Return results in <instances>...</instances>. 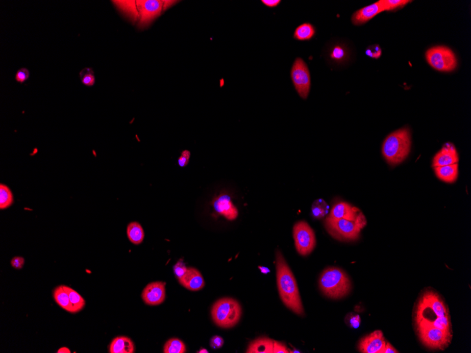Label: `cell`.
I'll use <instances>...</instances> for the list:
<instances>
[{
    "label": "cell",
    "mask_w": 471,
    "mask_h": 353,
    "mask_svg": "<svg viewBox=\"0 0 471 353\" xmlns=\"http://www.w3.org/2000/svg\"><path fill=\"white\" fill-rule=\"evenodd\" d=\"M277 281L282 302L298 315H304V309L296 281L280 251L276 255Z\"/></svg>",
    "instance_id": "3"
},
{
    "label": "cell",
    "mask_w": 471,
    "mask_h": 353,
    "mask_svg": "<svg viewBox=\"0 0 471 353\" xmlns=\"http://www.w3.org/2000/svg\"><path fill=\"white\" fill-rule=\"evenodd\" d=\"M411 146L409 129H400L386 138L382 144V155L390 165H396L402 163L409 156Z\"/></svg>",
    "instance_id": "4"
},
{
    "label": "cell",
    "mask_w": 471,
    "mask_h": 353,
    "mask_svg": "<svg viewBox=\"0 0 471 353\" xmlns=\"http://www.w3.org/2000/svg\"><path fill=\"white\" fill-rule=\"evenodd\" d=\"M188 268L186 267L185 264L183 263L182 262H177L175 266H173V271H175V275L178 279L182 278L183 276L186 273L187 271Z\"/></svg>",
    "instance_id": "33"
},
{
    "label": "cell",
    "mask_w": 471,
    "mask_h": 353,
    "mask_svg": "<svg viewBox=\"0 0 471 353\" xmlns=\"http://www.w3.org/2000/svg\"><path fill=\"white\" fill-rule=\"evenodd\" d=\"M14 195L12 190L6 185L0 184V209L5 210L14 204Z\"/></svg>",
    "instance_id": "26"
},
{
    "label": "cell",
    "mask_w": 471,
    "mask_h": 353,
    "mask_svg": "<svg viewBox=\"0 0 471 353\" xmlns=\"http://www.w3.org/2000/svg\"><path fill=\"white\" fill-rule=\"evenodd\" d=\"M416 325H428L452 332L448 309L440 296L435 292L426 291L421 296L415 311Z\"/></svg>",
    "instance_id": "2"
},
{
    "label": "cell",
    "mask_w": 471,
    "mask_h": 353,
    "mask_svg": "<svg viewBox=\"0 0 471 353\" xmlns=\"http://www.w3.org/2000/svg\"><path fill=\"white\" fill-rule=\"evenodd\" d=\"M315 29L311 23L301 24L293 33V38L299 41H306L311 40L315 36Z\"/></svg>",
    "instance_id": "24"
},
{
    "label": "cell",
    "mask_w": 471,
    "mask_h": 353,
    "mask_svg": "<svg viewBox=\"0 0 471 353\" xmlns=\"http://www.w3.org/2000/svg\"><path fill=\"white\" fill-rule=\"evenodd\" d=\"M190 158H191V153L188 150H184L182 152V155H181L180 158L178 160L179 165L181 167H184V166H187L188 162H189Z\"/></svg>",
    "instance_id": "36"
},
{
    "label": "cell",
    "mask_w": 471,
    "mask_h": 353,
    "mask_svg": "<svg viewBox=\"0 0 471 353\" xmlns=\"http://www.w3.org/2000/svg\"><path fill=\"white\" fill-rule=\"evenodd\" d=\"M30 77V72L26 68H21L18 69L16 73L15 80L18 83H23L26 82Z\"/></svg>",
    "instance_id": "32"
},
{
    "label": "cell",
    "mask_w": 471,
    "mask_h": 353,
    "mask_svg": "<svg viewBox=\"0 0 471 353\" xmlns=\"http://www.w3.org/2000/svg\"><path fill=\"white\" fill-rule=\"evenodd\" d=\"M186 347L184 342L178 338H171L164 344L163 352L164 353H184Z\"/></svg>",
    "instance_id": "28"
},
{
    "label": "cell",
    "mask_w": 471,
    "mask_h": 353,
    "mask_svg": "<svg viewBox=\"0 0 471 353\" xmlns=\"http://www.w3.org/2000/svg\"><path fill=\"white\" fill-rule=\"evenodd\" d=\"M24 263H25V260L23 258L20 256L14 257L12 259V261H11V264L14 269H21L23 268Z\"/></svg>",
    "instance_id": "39"
},
{
    "label": "cell",
    "mask_w": 471,
    "mask_h": 353,
    "mask_svg": "<svg viewBox=\"0 0 471 353\" xmlns=\"http://www.w3.org/2000/svg\"><path fill=\"white\" fill-rule=\"evenodd\" d=\"M241 307L238 301L230 297L219 299L211 310L212 319L215 324L223 329L232 328L241 319Z\"/></svg>",
    "instance_id": "6"
},
{
    "label": "cell",
    "mask_w": 471,
    "mask_h": 353,
    "mask_svg": "<svg viewBox=\"0 0 471 353\" xmlns=\"http://www.w3.org/2000/svg\"><path fill=\"white\" fill-rule=\"evenodd\" d=\"M57 352H70L69 349L66 348V347H62V348L60 349Z\"/></svg>",
    "instance_id": "43"
},
{
    "label": "cell",
    "mask_w": 471,
    "mask_h": 353,
    "mask_svg": "<svg viewBox=\"0 0 471 353\" xmlns=\"http://www.w3.org/2000/svg\"><path fill=\"white\" fill-rule=\"evenodd\" d=\"M416 326L421 342L428 348L444 350L450 344L452 338V332H445L428 325Z\"/></svg>",
    "instance_id": "9"
},
{
    "label": "cell",
    "mask_w": 471,
    "mask_h": 353,
    "mask_svg": "<svg viewBox=\"0 0 471 353\" xmlns=\"http://www.w3.org/2000/svg\"><path fill=\"white\" fill-rule=\"evenodd\" d=\"M259 269H260V271H261V272L263 273H267L269 271V269H267V267H259Z\"/></svg>",
    "instance_id": "42"
},
{
    "label": "cell",
    "mask_w": 471,
    "mask_h": 353,
    "mask_svg": "<svg viewBox=\"0 0 471 353\" xmlns=\"http://www.w3.org/2000/svg\"><path fill=\"white\" fill-rule=\"evenodd\" d=\"M64 286V290H65L66 293L69 295L70 302H71L72 307H73V314L78 313V312L81 311L86 306V301H85L84 297L81 296L80 294L78 293L73 288H70L69 286Z\"/></svg>",
    "instance_id": "25"
},
{
    "label": "cell",
    "mask_w": 471,
    "mask_h": 353,
    "mask_svg": "<svg viewBox=\"0 0 471 353\" xmlns=\"http://www.w3.org/2000/svg\"><path fill=\"white\" fill-rule=\"evenodd\" d=\"M262 3L269 8H274L280 5L281 1L280 0H262Z\"/></svg>",
    "instance_id": "40"
},
{
    "label": "cell",
    "mask_w": 471,
    "mask_h": 353,
    "mask_svg": "<svg viewBox=\"0 0 471 353\" xmlns=\"http://www.w3.org/2000/svg\"><path fill=\"white\" fill-rule=\"evenodd\" d=\"M329 217L332 219H344L349 221H356L365 216L355 207H353L348 203L341 202L334 205Z\"/></svg>",
    "instance_id": "15"
},
{
    "label": "cell",
    "mask_w": 471,
    "mask_h": 353,
    "mask_svg": "<svg viewBox=\"0 0 471 353\" xmlns=\"http://www.w3.org/2000/svg\"><path fill=\"white\" fill-rule=\"evenodd\" d=\"M53 297L55 302L69 313L73 314V307L70 302L69 295L64 290V286H60L53 291Z\"/></svg>",
    "instance_id": "23"
},
{
    "label": "cell",
    "mask_w": 471,
    "mask_h": 353,
    "mask_svg": "<svg viewBox=\"0 0 471 353\" xmlns=\"http://www.w3.org/2000/svg\"><path fill=\"white\" fill-rule=\"evenodd\" d=\"M291 78L299 96L303 99H307L311 81L307 64L302 58H296L293 62L291 70Z\"/></svg>",
    "instance_id": "11"
},
{
    "label": "cell",
    "mask_w": 471,
    "mask_h": 353,
    "mask_svg": "<svg viewBox=\"0 0 471 353\" xmlns=\"http://www.w3.org/2000/svg\"><path fill=\"white\" fill-rule=\"evenodd\" d=\"M213 207L218 214L230 221L236 219L239 215L237 208L233 204L230 196L225 194L214 200Z\"/></svg>",
    "instance_id": "16"
},
{
    "label": "cell",
    "mask_w": 471,
    "mask_h": 353,
    "mask_svg": "<svg viewBox=\"0 0 471 353\" xmlns=\"http://www.w3.org/2000/svg\"><path fill=\"white\" fill-rule=\"evenodd\" d=\"M382 51L380 49V47L378 45L372 46L367 48L366 51H365V54L367 56L372 57V58L378 59L379 57L381 56Z\"/></svg>",
    "instance_id": "34"
},
{
    "label": "cell",
    "mask_w": 471,
    "mask_h": 353,
    "mask_svg": "<svg viewBox=\"0 0 471 353\" xmlns=\"http://www.w3.org/2000/svg\"><path fill=\"white\" fill-rule=\"evenodd\" d=\"M225 341L221 336H213L210 340V346L213 349L221 348L224 345Z\"/></svg>",
    "instance_id": "37"
},
{
    "label": "cell",
    "mask_w": 471,
    "mask_h": 353,
    "mask_svg": "<svg viewBox=\"0 0 471 353\" xmlns=\"http://www.w3.org/2000/svg\"><path fill=\"white\" fill-rule=\"evenodd\" d=\"M382 7L385 11L393 10L403 7L410 3L409 0H380Z\"/></svg>",
    "instance_id": "31"
},
{
    "label": "cell",
    "mask_w": 471,
    "mask_h": 353,
    "mask_svg": "<svg viewBox=\"0 0 471 353\" xmlns=\"http://www.w3.org/2000/svg\"><path fill=\"white\" fill-rule=\"evenodd\" d=\"M398 351L394 348L389 343H387L386 344L385 351L384 353H398Z\"/></svg>",
    "instance_id": "41"
},
{
    "label": "cell",
    "mask_w": 471,
    "mask_h": 353,
    "mask_svg": "<svg viewBox=\"0 0 471 353\" xmlns=\"http://www.w3.org/2000/svg\"><path fill=\"white\" fill-rule=\"evenodd\" d=\"M329 210L328 205L323 199H318L313 203L312 206V213L314 217L317 219L323 218L328 214Z\"/></svg>",
    "instance_id": "29"
},
{
    "label": "cell",
    "mask_w": 471,
    "mask_h": 353,
    "mask_svg": "<svg viewBox=\"0 0 471 353\" xmlns=\"http://www.w3.org/2000/svg\"><path fill=\"white\" fill-rule=\"evenodd\" d=\"M119 12L140 31L146 29L170 7L179 1L140 0V1H112Z\"/></svg>",
    "instance_id": "1"
},
{
    "label": "cell",
    "mask_w": 471,
    "mask_h": 353,
    "mask_svg": "<svg viewBox=\"0 0 471 353\" xmlns=\"http://www.w3.org/2000/svg\"><path fill=\"white\" fill-rule=\"evenodd\" d=\"M382 12H385L383 7L380 1L369 5V6L363 7L359 10L356 11L353 14L352 21L353 24L355 26H361L367 23L370 21L375 16L378 15Z\"/></svg>",
    "instance_id": "17"
},
{
    "label": "cell",
    "mask_w": 471,
    "mask_h": 353,
    "mask_svg": "<svg viewBox=\"0 0 471 353\" xmlns=\"http://www.w3.org/2000/svg\"><path fill=\"white\" fill-rule=\"evenodd\" d=\"M181 285L191 291H199L205 286L204 279L200 271L195 268L189 267L185 274L179 279Z\"/></svg>",
    "instance_id": "18"
},
{
    "label": "cell",
    "mask_w": 471,
    "mask_h": 353,
    "mask_svg": "<svg viewBox=\"0 0 471 353\" xmlns=\"http://www.w3.org/2000/svg\"><path fill=\"white\" fill-rule=\"evenodd\" d=\"M348 324L353 329H358L361 323V317L358 315H350L347 317Z\"/></svg>",
    "instance_id": "35"
},
{
    "label": "cell",
    "mask_w": 471,
    "mask_h": 353,
    "mask_svg": "<svg viewBox=\"0 0 471 353\" xmlns=\"http://www.w3.org/2000/svg\"><path fill=\"white\" fill-rule=\"evenodd\" d=\"M435 174L437 178L444 182L452 184L457 180L459 175V164L438 166L435 167Z\"/></svg>",
    "instance_id": "20"
},
{
    "label": "cell",
    "mask_w": 471,
    "mask_h": 353,
    "mask_svg": "<svg viewBox=\"0 0 471 353\" xmlns=\"http://www.w3.org/2000/svg\"><path fill=\"white\" fill-rule=\"evenodd\" d=\"M325 223L329 234L336 239L344 241H355L359 238L362 229L366 225V219L363 217L356 221H349L328 217Z\"/></svg>",
    "instance_id": "7"
},
{
    "label": "cell",
    "mask_w": 471,
    "mask_h": 353,
    "mask_svg": "<svg viewBox=\"0 0 471 353\" xmlns=\"http://www.w3.org/2000/svg\"><path fill=\"white\" fill-rule=\"evenodd\" d=\"M295 245L299 254L308 256L316 245L315 235L313 229L306 221H299L293 226Z\"/></svg>",
    "instance_id": "10"
},
{
    "label": "cell",
    "mask_w": 471,
    "mask_h": 353,
    "mask_svg": "<svg viewBox=\"0 0 471 353\" xmlns=\"http://www.w3.org/2000/svg\"><path fill=\"white\" fill-rule=\"evenodd\" d=\"M330 58L333 62L342 63L348 58V49L343 45H334L330 49Z\"/></svg>",
    "instance_id": "27"
},
{
    "label": "cell",
    "mask_w": 471,
    "mask_h": 353,
    "mask_svg": "<svg viewBox=\"0 0 471 353\" xmlns=\"http://www.w3.org/2000/svg\"><path fill=\"white\" fill-rule=\"evenodd\" d=\"M274 341L267 337L257 338L251 342L247 347V353H273Z\"/></svg>",
    "instance_id": "21"
},
{
    "label": "cell",
    "mask_w": 471,
    "mask_h": 353,
    "mask_svg": "<svg viewBox=\"0 0 471 353\" xmlns=\"http://www.w3.org/2000/svg\"><path fill=\"white\" fill-rule=\"evenodd\" d=\"M109 351L110 353H134L135 345L131 338L119 336L111 342Z\"/></svg>",
    "instance_id": "19"
},
{
    "label": "cell",
    "mask_w": 471,
    "mask_h": 353,
    "mask_svg": "<svg viewBox=\"0 0 471 353\" xmlns=\"http://www.w3.org/2000/svg\"><path fill=\"white\" fill-rule=\"evenodd\" d=\"M289 351L286 347V345L282 342L274 341V346H273V353H289Z\"/></svg>",
    "instance_id": "38"
},
{
    "label": "cell",
    "mask_w": 471,
    "mask_h": 353,
    "mask_svg": "<svg viewBox=\"0 0 471 353\" xmlns=\"http://www.w3.org/2000/svg\"><path fill=\"white\" fill-rule=\"evenodd\" d=\"M79 75H80L81 83L84 86L91 87L95 85V77L93 68H85L81 70Z\"/></svg>",
    "instance_id": "30"
},
{
    "label": "cell",
    "mask_w": 471,
    "mask_h": 353,
    "mask_svg": "<svg viewBox=\"0 0 471 353\" xmlns=\"http://www.w3.org/2000/svg\"><path fill=\"white\" fill-rule=\"evenodd\" d=\"M319 288L326 296L333 299L342 298L350 293L352 283L342 269L330 267L323 271L319 277Z\"/></svg>",
    "instance_id": "5"
},
{
    "label": "cell",
    "mask_w": 471,
    "mask_h": 353,
    "mask_svg": "<svg viewBox=\"0 0 471 353\" xmlns=\"http://www.w3.org/2000/svg\"><path fill=\"white\" fill-rule=\"evenodd\" d=\"M386 342L383 333L376 331L360 341L358 349L363 353H384Z\"/></svg>",
    "instance_id": "12"
},
{
    "label": "cell",
    "mask_w": 471,
    "mask_h": 353,
    "mask_svg": "<svg viewBox=\"0 0 471 353\" xmlns=\"http://www.w3.org/2000/svg\"><path fill=\"white\" fill-rule=\"evenodd\" d=\"M459 155L453 144L448 143L443 146L440 151L434 157L433 167L452 165L459 162Z\"/></svg>",
    "instance_id": "14"
},
{
    "label": "cell",
    "mask_w": 471,
    "mask_h": 353,
    "mask_svg": "<svg viewBox=\"0 0 471 353\" xmlns=\"http://www.w3.org/2000/svg\"><path fill=\"white\" fill-rule=\"evenodd\" d=\"M427 62L437 71L450 72L457 66V59L454 52L444 46L430 48L426 52Z\"/></svg>",
    "instance_id": "8"
},
{
    "label": "cell",
    "mask_w": 471,
    "mask_h": 353,
    "mask_svg": "<svg viewBox=\"0 0 471 353\" xmlns=\"http://www.w3.org/2000/svg\"><path fill=\"white\" fill-rule=\"evenodd\" d=\"M165 283L152 282L147 284L142 293V299L147 306H156L165 300Z\"/></svg>",
    "instance_id": "13"
},
{
    "label": "cell",
    "mask_w": 471,
    "mask_h": 353,
    "mask_svg": "<svg viewBox=\"0 0 471 353\" xmlns=\"http://www.w3.org/2000/svg\"><path fill=\"white\" fill-rule=\"evenodd\" d=\"M127 237L134 245H140L145 238V232L139 223L134 221L129 223L127 229Z\"/></svg>",
    "instance_id": "22"
}]
</instances>
